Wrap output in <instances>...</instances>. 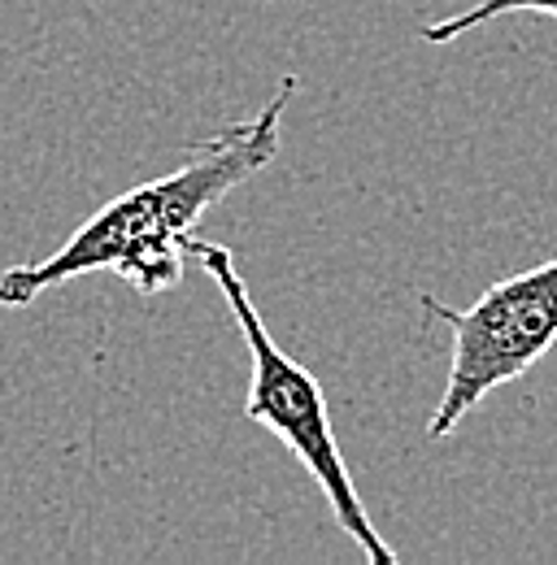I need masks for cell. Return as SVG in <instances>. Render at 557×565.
I'll return each mask as SVG.
<instances>
[{"label":"cell","instance_id":"6da1fadb","mask_svg":"<svg viewBox=\"0 0 557 565\" xmlns=\"http://www.w3.org/2000/svg\"><path fill=\"white\" fill-rule=\"evenodd\" d=\"M296 96V74L278 83V92L253 114L218 136L192 143L183 166L139 183L96 210L57 253L44 262H27L0 275V309H22L49 287L109 270L123 282H132L139 296H157L183 279L188 239L197 222L206 217L227 192L262 174L278 152V122L287 100Z\"/></svg>","mask_w":557,"mask_h":565},{"label":"cell","instance_id":"7a4b0ae2","mask_svg":"<svg viewBox=\"0 0 557 565\" xmlns=\"http://www.w3.org/2000/svg\"><path fill=\"white\" fill-rule=\"evenodd\" d=\"M188 257H197V266L222 287V296L231 305V318H235V327H240V335L249 344V356H253V383H249L244 418L266 426L275 439H283L292 448V457L323 488L332 513H336V522H340V531H345L370 562L397 565V548L379 540V531H375L361 495L353 488V475H348L345 452L336 444L332 414H327V396H323L318 379L275 344V335L266 331V322H262V313L253 305L249 282L240 279V270H235L231 248L206 244V239L192 235L188 239Z\"/></svg>","mask_w":557,"mask_h":565},{"label":"cell","instance_id":"3957f363","mask_svg":"<svg viewBox=\"0 0 557 565\" xmlns=\"http://www.w3.org/2000/svg\"><path fill=\"white\" fill-rule=\"evenodd\" d=\"M418 300L453 335L449 383L435 418L427 426L431 439L453 435L480 401L523 379L557 344V257L514 279L492 282L466 309H453L427 291Z\"/></svg>","mask_w":557,"mask_h":565},{"label":"cell","instance_id":"277c9868","mask_svg":"<svg viewBox=\"0 0 557 565\" xmlns=\"http://www.w3.org/2000/svg\"><path fill=\"white\" fill-rule=\"evenodd\" d=\"M505 13H545V18L557 22V0H480V4H471V9H462V13H453V18H444V22L422 26L418 35H422L427 44H453V40H462L466 31L484 26L492 18H505Z\"/></svg>","mask_w":557,"mask_h":565}]
</instances>
